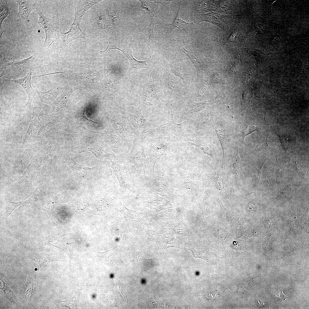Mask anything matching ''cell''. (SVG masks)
I'll return each mask as SVG.
<instances>
[{"instance_id": "4316f807", "label": "cell", "mask_w": 309, "mask_h": 309, "mask_svg": "<svg viewBox=\"0 0 309 309\" xmlns=\"http://www.w3.org/2000/svg\"><path fill=\"white\" fill-rule=\"evenodd\" d=\"M73 91L70 89L62 93L60 95L54 100L52 104V108L55 112L66 107L69 97Z\"/></svg>"}, {"instance_id": "7402d4cb", "label": "cell", "mask_w": 309, "mask_h": 309, "mask_svg": "<svg viewBox=\"0 0 309 309\" xmlns=\"http://www.w3.org/2000/svg\"><path fill=\"white\" fill-rule=\"evenodd\" d=\"M176 136L181 141L190 145L200 147L206 144L204 139L191 132L180 134Z\"/></svg>"}, {"instance_id": "1f68e13d", "label": "cell", "mask_w": 309, "mask_h": 309, "mask_svg": "<svg viewBox=\"0 0 309 309\" xmlns=\"http://www.w3.org/2000/svg\"><path fill=\"white\" fill-rule=\"evenodd\" d=\"M239 30L238 26L233 27L224 34L222 40L223 47L227 43L233 42L236 40L237 34Z\"/></svg>"}, {"instance_id": "2e32d148", "label": "cell", "mask_w": 309, "mask_h": 309, "mask_svg": "<svg viewBox=\"0 0 309 309\" xmlns=\"http://www.w3.org/2000/svg\"><path fill=\"white\" fill-rule=\"evenodd\" d=\"M169 69L172 74L180 78L186 86L190 84L192 78L190 69L185 64L175 62L169 64Z\"/></svg>"}, {"instance_id": "8992f818", "label": "cell", "mask_w": 309, "mask_h": 309, "mask_svg": "<svg viewBox=\"0 0 309 309\" xmlns=\"http://www.w3.org/2000/svg\"><path fill=\"white\" fill-rule=\"evenodd\" d=\"M180 50L185 54L192 62L197 72V81H199L211 64L218 62L216 60H212L187 50L183 45Z\"/></svg>"}, {"instance_id": "7bdbcfd3", "label": "cell", "mask_w": 309, "mask_h": 309, "mask_svg": "<svg viewBox=\"0 0 309 309\" xmlns=\"http://www.w3.org/2000/svg\"><path fill=\"white\" fill-rule=\"evenodd\" d=\"M219 295L218 290H215L209 291L205 294L201 296H205L209 302H213L218 298Z\"/></svg>"}, {"instance_id": "603a6c76", "label": "cell", "mask_w": 309, "mask_h": 309, "mask_svg": "<svg viewBox=\"0 0 309 309\" xmlns=\"http://www.w3.org/2000/svg\"><path fill=\"white\" fill-rule=\"evenodd\" d=\"M92 132L97 134L103 141L109 143L112 146L115 148L119 147V144L117 142L116 136L110 128L108 127L102 131Z\"/></svg>"}, {"instance_id": "f546056e", "label": "cell", "mask_w": 309, "mask_h": 309, "mask_svg": "<svg viewBox=\"0 0 309 309\" xmlns=\"http://www.w3.org/2000/svg\"><path fill=\"white\" fill-rule=\"evenodd\" d=\"M277 134L279 136L282 144L286 151L292 148L296 142L295 137L288 132H282Z\"/></svg>"}, {"instance_id": "7a4b0ae2", "label": "cell", "mask_w": 309, "mask_h": 309, "mask_svg": "<svg viewBox=\"0 0 309 309\" xmlns=\"http://www.w3.org/2000/svg\"><path fill=\"white\" fill-rule=\"evenodd\" d=\"M101 1L79 0L75 1L74 6L75 17L68 31L59 33L62 40L61 48L65 47L70 43L77 39L85 38L86 35L80 27V21L84 14L88 9Z\"/></svg>"}, {"instance_id": "8d00e7d4", "label": "cell", "mask_w": 309, "mask_h": 309, "mask_svg": "<svg viewBox=\"0 0 309 309\" xmlns=\"http://www.w3.org/2000/svg\"><path fill=\"white\" fill-rule=\"evenodd\" d=\"M218 202L222 209V211H223L222 212L224 213L226 218L228 221H229L231 222H234L235 221L237 223H240L239 220V218H236V217H235V215L234 213L228 210L225 208L219 199H218Z\"/></svg>"}, {"instance_id": "c3c4849f", "label": "cell", "mask_w": 309, "mask_h": 309, "mask_svg": "<svg viewBox=\"0 0 309 309\" xmlns=\"http://www.w3.org/2000/svg\"><path fill=\"white\" fill-rule=\"evenodd\" d=\"M60 303L63 306L70 309L74 308L76 305L75 299L74 298L67 301L61 302Z\"/></svg>"}, {"instance_id": "4dcf8cb0", "label": "cell", "mask_w": 309, "mask_h": 309, "mask_svg": "<svg viewBox=\"0 0 309 309\" xmlns=\"http://www.w3.org/2000/svg\"><path fill=\"white\" fill-rule=\"evenodd\" d=\"M105 10L109 17L113 34L119 25L120 20L119 13L117 10L112 7L107 9Z\"/></svg>"}, {"instance_id": "7c38bea8", "label": "cell", "mask_w": 309, "mask_h": 309, "mask_svg": "<svg viewBox=\"0 0 309 309\" xmlns=\"http://www.w3.org/2000/svg\"><path fill=\"white\" fill-rule=\"evenodd\" d=\"M18 7V12L17 14V21L24 22L27 25L29 21V15L31 11L35 9L41 7V1H35L31 3L30 0H15Z\"/></svg>"}, {"instance_id": "d6a6232c", "label": "cell", "mask_w": 309, "mask_h": 309, "mask_svg": "<svg viewBox=\"0 0 309 309\" xmlns=\"http://www.w3.org/2000/svg\"><path fill=\"white\" fill-rule=\"evenodd\" d=\"M10 13L8 7L7 1V0H0V38H2V35L4 31L2 27V23L4 20L7 16Z\"/></svg>"}, {"instance_id": "ac0fdd59", "label": "cell", "mask_w": 309, "mask_h": 309, "mask_svg": "<svg viewBox=\"0 0 309 309\" xmlns=\"http://www.w3.org/2000/svg\"><path fill=\"white\" fill-rule=\"evenodd\" d=\"M171 120L166 124H161L155 128H150L143 133H147L151 135H159L167 134L174 130L183 127L185 123L184 122L178 124L174 120L171 111Z\"/></svg>"}, {"instance_id": "30bf717a", "label": "cell", "mask_w": 309, "mask_h": 309, "mask_svg": "<svg viewBox=\"0 0 309 309\" xmlns=\"http://www.w3.org/2000/svg\"><path fill=\"white\" fill-rule=\"evenodd\" d=\"M181 1L176 18L172 23L167 25L171 34L174 37L179 39L187 35L190 28L193 25V23L187 22L181 19L180 13Z\"/></svg>"}, {"instance_id": "5bb4252c", "label": "cell", "mask_w": 309, "mask_h": 309, "mask_svg": "<svg viewBox=\"0 0 309 309\" xmlns=\"http://www.w3.org/2000/svg\"><path fill=\"white\" fill-rule=\"evenodd\" d=\"M154 48H153L152 49L149 58L144 61L138 60L134 58L131 49L126 48L121 49L118 47L117 49L121 51L130 61V65L128 70L130 71L134 69L135 70L140 69H152L153 66L151 64L150 60L154 52Z\"/></svg>"}, {"instance_id": "5b68a950", "label": "cell", "mask_w": 309, "mask_h": 309, "mask_svg": "<svg viewBox=\"0 0 309 309\" xmlns=\"http://www.w3.org/2000/svg\"><path fill=\"white\" fill-rule=\"evenodd\" d=\"M157 72L158 70L154 69L143 88L141 100L142 104L144 106H162V103L158 97L156 90Z\"/></svg>"}, {"instance_id": "836d02e7", "label": "cell", "mask_w": 309, "mask_h": 309, "mask_svg": "<svg viewBox=\"0 0 309 309\" xmlns=\"http://www.w3.org/2000/svg\"><path fill=\"white\" fill-rule=\"evenodd\" d=\"M211 116L209 114H206L201 117L197 118L195 120L194 126L197 130L201 129L210 124Z\"/></svg>"}, {"instance_id": "6da1fadb", "label": "cell", "mask_w": 309, "mask_h": 309, "mask_svg": "<svg viewBox=\"0 0 309 309\" xmlns=\"http://www.w3.org/2000/svg\"><path fill=\"white\" fill-rule=\"evenodd\" d=\"M126 159V165L133 185L142 188L146 164L143 148L137 143L134 144Z\"/></svg>"}, {"instance_id": "ee69618b", "label": "cell", "mask_w": 309, "mask_h": 309, "mask_svg": "<svg viewBox=\"0 0 309 309\" xmlns=\"http://www.w3.org/2000/svg\"><path fill=\"white\" fill-rule=\"evenodd\" d=\"M294 245L289 242L286 240L284 245L282 253V257L281 260L288 253L293 251L294 249Z\"/></svg>"}, {"instance_id": "7dc6e473", "label": "cell", "mask_w": 309, "mask_h": 309, "mask_svg": "<svg viewBox=\"0 0 309 309\" xmlns=\"http://www.w3.org/2000/svg\"><path fill=\"white\" fill-rule=\"evenodd\" d=\"M151 1L154 3L156 4H159L164 6L167 9L169 15L170 12V5L172 2V0H151Z\"/></svg>"}, {"instance_id": "83f0119b", "label": "cell", "mask_w": 309, "mask_h": 309, "mask_svg": "<svg viewBox=\"0 0 309 309\" xmlns=\"http://www.w3.org/2000/svg\"><path fill=\"white\" fill-rule=\"evenodd\" d=\"M206 106H208L206 101L195 102L190 100L186 106L182 117L200 111L204 109Z\"/></svg>"}, {"instance_id": "44dd1931", "label": "cell", "mask_w": 309, "mask_h": 309, "mask_svg": "<svg viewBox=\"0 0 309 309\" xmlns=\"http://www.w3.org/2000/svg\"><path fill=\"white\" fill-rule=\"evenodd\" d=\"M43 58L41 56L37 53H35L30 56L22 60H3L1 61L2 65L1 70L2 73L0 74V77L3 75L7 67L8 66H17L21 64L28 63H35L39 58Z\"/></svg>"}, {"instance_id": "d590c367", "label": "cell", "mask_w": 309, "mask_h": 309, "mask_svg": "<svg viewBox=\"0 0 309 309\" xmlns=\"http://www.w3.org/2000/svg\"><path fill=\"white\" fill-rule=\"evenodd\" d=\"M31 258L38 264L39 272L41 267L46 266V264L51 261H53L49 257L46 255H38L36 256L31 257Z\"/></svg>"}, {"instance_id": "4fadbf2b", "label": "cell", "mask_w": 309, "mask_h": 309, "mask_svg": "<svg viewBox=\"0 0 309 309\" xmlns=\"http://www.w3.org/2000/svg\"><path fill=\"white\" fill-rule=\"evenodd\" d=\"M176 77L167 67L163 72V83L165 88L170 93L179 94L182 92L183 86Z\"/></svg>"}, {"instance_id": "bcb514c9", "label": "cell", "mask_w": 309, "mask_h": 309, "mask_svg": "<svg viewBox=\"0 0 309 309\" xmlns=\"http://www.w3.org/2000/svg\"><path fill=\"white\" fill-rule=\"evenodd\" d=\"M258 129V128L255 125L250 124L247 126L243 130L242 134V138L243 140L245 137L254 131Z\"/></svg>"}, {"instance_id": "e575fe53", "label": "cell", "mask_w": 309, "mask_h": 309, "mask_svg": "<svg viewBox=\"0 0 309 309\" xmlns=\"http://www.w3.org/2000/svg\"><path fill=\"white\" fill-rule=\"evenodd\" d=\"M213 127L216 132L223 150V156L222 165L223 166L225 161L226 151V141L225 135L223 131L219 127L217 126H213Z\"/></svg>"}, {"instance_id": "9c48e42d", "label": "cell", "mask_w": 309, "mask_h": 309, "mask_svg": "<svg viewBox=\"0 0 309 309\" xmlns=\"http://www.w3.org/2000/svg\"><path fill=\"white\" fill-rule=\"evenodd\" d=\"M141 3L140 7L149 12L151 15V21L146 30L150 33L148 44L154 46L156 42L154 32L155 25L160 24L158 15V5L152 3L151 0H138Z\"/></svg>"}, {"instance_id": "816d5d0a", "label": "cell", "mask_w": 309, "mask_h": 309, "mask_svg": "<svg viewBox=\"0 0 309 309\" xmlns=\"http://www.w3.org/2000/svg\"><path fill=\"white\" fill-rule=\"evenodd\" d=\"M294 167L296 171L300 174L304 175L305 174V172L302 165L299 162H295Z\"/></svg>"}, {"instance_id": "3957f363", "label": "cell", "mask_w": 309, "mask_h": 309, "mask_svg": "<svg viewBox=\"0 0 309 309\" xmlns=\"http://www.w3.org/2000/svg\"><path fill=\"white\" fill-rule=\"evenodd\" d=\"M36 10L39 16L38 24L44 29L45 34V40L42 47V49L45 50L57 41L56 32L59 27V20L57 16L51 18L45 17L41 11V7Z\"/></svg>"}, {"instance_id": "ffe728a7", "label": "cell", "mask_w": 309, "mask_h": 309, "mask_svg": "<svg viewBox=\"0 0 309 309\" xmlns=\"http://www.w3.org/2000/svg\"><path fill=\"white\" fill-rule=\"evenodd\" d=\"M225 16L215 13H210L203 14H197L194 17V21L196 23L206 21L216 25L222 28H224V18Z\"/></svg>"}, {"instance_id": "277c9868", "label": "cell", "mask_w": 309, "mask_h": 309, "mask_svg": "<svg viewBox=\"0 0 309 309\" xmlns=\"http://www.w3.org/2000/svg\"><path fill=\"white\" fill-rule=\"evenodd\" d=\"M112 164L114 173L117 177L119 183L120 190L122 192L125 193L130 191L133 185L130 177L126 163L119 157L113 155L108 157Z\"/></svg>"}, {"instance_id": "db71d44e", "label": "cell", "mask_w": 309, "mask_h": 309, "mask_svg": "<svg viewBox=\"0 0 309 309\" xmlns=\"http://www.w3.org/2000/svg\"><path fill=\"white\" fill-rule=\"evenodd\" d=\"M257 305L260 308H267L266 303L264 300L257 299Z\"/></svg>"}, {"instance_id": "d4e9b609", "label": "cell", "mask_w": 309, "mask_h": 309, "mask_svg": "<svg viewBox=\"0 0 309 309\" xmlns=\"http://www.w3.org/2000/svg\"><path fill=\"white\" fill-rule=\"evenodd\" d=\"M35 91L41 101L44 103H49L62 92V89L59 87H55L47 91L41 92L35 90Z\"/></svg>"}, {"instance_id": "f5cc1de1", "label": "cell", "mask_w": 309, "mask_h": 309, "mask_svg": "<svg viewBox=\"0 0 309 309\" xmlns=\"http://www.w3.org/2000/svg\"><path fill=\"white\" fill-rule=\"evenodd\" d=\"M201 148L205 153L211 155L212 157V149L209 144H206L204 147H202Z\"/></svg>"}, {"instance_id": "74e56055", "label": "cell", "mask_w": 309, "mask_h": 309, "mask_svg": "<svg viewBox=\"0 0 309 309\" xmlns=\"http://www.w3.org/2000/svg\"><path fill=\"white\" fill-rule=\"evenodd\" d=\"M171 247H179V246L176 239L172 235H167L164 237L163 247L165 250Z\"/></svg>"}, {"instance_id": "d6986e66", "label": "cell", "mask_w": 309, "mask_h": 309, "mask_svg": "<svg viewBox=\"0 0 309 309\" xmlns=\"http://www.w3.org/2000/svg\"><path fill=\"white\" fill-rule=\"evenodd\" d=\"M253 89L250 86H245L238 90L236 94L241 101V111L247 110L251 114L253 113L250 105V102L253 94Z\"/></svg>"}, {"instance_id": "484cf974", "label": "cell", "mask_w": 309, "mask_h": 309, "mask_svg": "<svg viewBox=\"0 0 309 309\" xmlns=\"http://www.w3.org/2000/svg\"><path fill=\"white\" fill-rule=\"evenodd\" d=\"M209 93L208 86L205 82L197 85L192 94L190 100L194 102L201 101L207 98Z\"/></svg>"}, {"instance_id": "cb8c5ba5", "label": "cell", "mask_w": 309, "mask_h": 309, "mask_svg": "<svg viewBox=\"0 0 309 309\" xmlns=\"http://www.w3.org/2000/svg\"><path fill=\"white\" fill-rule=\"evenodd\" d=\"M97 13L96 21L100 29L106 32L108 31L113 35L111 22L105 10L98 11Z\"/></svg>"}, {"instance_id": "b9f144b4", "label": "cell", "mask_w": 309, "mask_h": 309, "mask_svg": "<svg viewBox=\"0 0 309 309\" xmlns=\"http://www.w3.org/2000/svg\"><path fill=\"white\" fill-rule=\"evenodd\" d=\"M241 70L240 78L244 84L252 76L253 73L251 72L252 70L248 68H243Z\"/></svg>"}, {"instance_id": "e0dca14e", "label": "cell", "mask_w": 309, "mask_h": 309, "mask_svg": "<svg viewBox=\"0 0 309 309\" xmlns=\"http://www.w3.org/2000/svg\"><path fill=\"white\" fill-rule=\"evenodd\" d=\"M33 70L30 68L29 71L24 77L16 79H5V81H9L19 84L23 87L27 93L28 96V100L27 104L30 106L32 100L35 97V89H33L31 84V77Z\"/></svg>"}, {"instance_id": "8fae6325", "label": "cell", "mask_w": 309, "mask_h": 309, "mask_svg": "<svg viewBox=\"0 0 309 309\" xmlns=\"http://www.w3.org/2000/svg\"><path fill=\"white\" fill-rule=\"evenodd\" d=\"M66 163L72 169L77 180L83 184L92 178L98 170L97 167H87L78 164L71 159L68 160Z\"/></svg>"}, {"instance_id": "ab89813d", "label": "cell", "mask_w": 309, "mask_h": 309, "mask_svg": "<svg viewBox=\"0 0 309 309\" xmlns=\"http://www.w3.org/2000/svg\"><path fill=\"white\" fill-rule=\"evenodd\" d=\"M269 132L268 133L267 137L265 142L262 144L258 145L253 150V152H255L262 151L266 149L269 146H270L271 142L272 141L271 140V136L269 131Z\"/></svg>"}, {"instance_id": "52a82bcc", "label": "cell", "mask_w": 309, "mask_h": 309, "mask_svg": "<svg viewBox=\"0 0 309 309\" xmlns=\"http://www.w3.org/2000/svg\"><path fill=\"white\" fill-rule=\"evenodd\" d=\"M175 136L170 135L157 140H152L150 143L148 154L150 163L154 164L155 162L163 155L168 145L175 138Z\"/></svg>"}, {"instance_id": "f35d334b", "label": "cell", "mask_w": 309, "mask_h": 309, "mask_svg": "<svg viewBox=\"0 0 309 309\" xmlns=\"http://www.w3.org/2000/svg\"><path fill=\"white\" fill-rule=\"evenodd\" d=\"M35 197V196L33 194H32V195L28 198L21 202L15 203L12 202L8 201L9 202L11 203V205H13L14 207V209L10 214L9 217L10 216L14 210L19 206L26 204L32 203L38 201V200L37 198Z\"/></svg>"}, {"instance_id": "f907efd6", "label": "cell", "mask_w": 309, "mask_h": 309, "mask_svg": "<svg viewBox=\"0 0 309 309\" xmlns=\"http://www.w3.org/2000/svg\"><path fill=\"white\" fill-rule=\"evenodd\" d=\"M286 75H287L283 76L282 81L279 84L275 86H273L270 87V88H271L270 89L271 91H273L272 92H273L274 94H275V95H276V94L277 93V92L282 90L289 88L290 89V88H283L282 87V85L283 83L284 80L285 79Z\"/></svg>"}, {"instance_id": "9a60e30c", "label": "cell", "mask_w": 309, "mask_h": 309, "mask_svg": "<svg viewBox=\"0 0 309 309\" xmlns=\"http://www.w3.org/2000/svg\"><path fill=\"white\" fill-rule=\"evenodd\" d=\"M109 119L117 134L123 141L128 142V134L125 119L123 116L117 113L113 114Z\"/></svg>"}, {"instance_id": "f1b7e54d", "label": "cell", "mask_w": 309, "mask_h": 309, "mask_svg": "<svg viewBox=\"0 0 309 309\" xmlns=\"http://www.w3.org/2000/svg\"><path fill=\"white\" fill-rule=\"evenodd\" d=\"M238 142L236 144L233 156V172L235 179L240 182L242 170V164L238 153Z\"/></svg>"}, {"instance_id": "60d3db41", "label": "cell", "mask_w": 309, "mask_h": 309, "mask_svg": "<svg viewBox=\"0 0 309 309\" xmlns=\"http://www.w3.org/2000/svg\"><path fill=\"white\" fill-rule=\"evenodd\" d=\"M263 164L256 167L253 173L252 177V185L254 187L257 186L261 175V170Z\"/></svg>"}, {"instance_id": "681fc988", "label": "cell", "mask_w": 309, "mask_h": 309, "mask_svg": "<svg viewBox=\"0 0 309 309\" xmlns=\"http://www.w3.org/2000/svg\"><path fill=\"white\" fill-rule=\"evenodd\" d=\"M172 229L175 233H177L178 234L183 235L184 234H185V235H186L185 234L186 233V229L183 225H180L174 226L173 227H172Z\"/></svg>"}, {"instance_id": "f6af8a7d", "label": "cell", "mask_w": 309, "mask_h": 309, "mask_svg": "<svg viewBox=\"0 0 309 309\" xmlns=\"http://www.w3.org/2000/svg\"><path fill=\"white\" fill-rule=\"evenodd\" d=\"M117 47L116 46L115 44L114 39L112 36L110 38L108 45L106 49L103 51H100V52L101 53V55L103 53H104L105 54H106L108 52L111 50L113 49H117Z\"/></svg>"}, {"instance_id": "ba28073f", "label": "cell", "mask_w": 309, "mask_h": 309, "mask_svg": "<svg viewBox=\"0 0 309 309\" xmlns=\"http://www.w3.org/2000/svg\"><path fill=\"white\" fill-rule=\"evenodd\" d=\"M142 110L140 107H136L130 106L128 107V121L130 128L133 130L141 128H148L152 126L151 123L143 116Z\"/></svg>"}]
</instances>
